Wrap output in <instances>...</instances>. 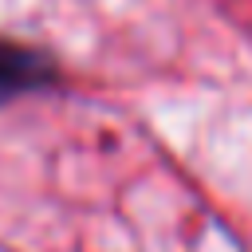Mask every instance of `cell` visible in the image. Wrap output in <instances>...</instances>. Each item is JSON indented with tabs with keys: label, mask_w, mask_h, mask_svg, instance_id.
I'll return each instance as SVG.
<instances>
[{
	"label": "cell",
	"mask_w": 252,
	"mask_h": 252,
	"mask_svg": "<svg viewBox=\"0 0 252 252\" xmlns=\"http://www.w3.org/2000/svg\"><path fill=\"white\" fill-rule=\"evenodd\" d=\"M55 83H59V71L43 51H35L28 43L0 39V106L20 94H35L43 87H55Z\"/></svg>",
	"instance_id": "cell-1"
}]
</instances>
